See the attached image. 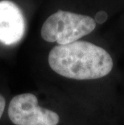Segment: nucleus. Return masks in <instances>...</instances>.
I'll use <instances>...</instances> for the list:
<instances>
[{"mask_svg":"<svg viewBox=\"0 0 124 125\" xmlns=\"http://www.w3.org/2000/svg\"><path fill=\"white\" fill-rule=\"evenodd\" d=\"M5 106H6V101H5V98H3V96H2V95L0 94V119H1L2 113H3V111H4Z\"/></svg>","mask_w":124,"mask_h":125,"instance_id":"nucleus-6","label":"nucleus"},{"mask_svg":"<svg viewBox=\"0 0 124 125\" xmlns=\"http://www.w3.org/2000/svg\"><path fill=\"white\" fill-rule=\"evenodd\" d=\"M107 19V14L103 10H101L96 15V17L94 19L95 22L97 23H104Z\"/></svg>","mask_w":124,"mask_h":125,"instance_id":"nucleus-5","label":"nucleus"},{"mask_svg":"<svg viewBox=\"0 0 124 125\" xmlns=\"http://www.w3.org/2000/svg\"><path fill=\"white\" fill-rule=\"evenodd\" d=\"M48 64L57 73L76 80L102 78L114 65L112 57L103 48L78 41L55 46L49 52Z\"/></svg>","mask_w":124,"mask_h":125,"instance_id":"nucleus-1","label":"nucleus"},{"mask_svg":"<svg viewBox=\"0 0 124 125\" xmlns=\"http://www.w3.org/2000/svg\"><path fill=\"white\" fill-rule=\"evenodd\" d=\"M8 116L15 125H57L60 117L53 111L41 107L30 93L16 95L10 102Z\"/></svg>","mask_w":124,"mask_h":125,"instance_id":"nucleus-3","label":"nucleus"},{"mask_svg":"<svg viewBox=\"0 0 124 125\" xmlns=\"http://www.w3.org/2000/svg\"><path fill=\"white\" fill-rule=\"evenodd\" d=\"M97 23L89 15L59 10L45 20L41 28V36L45 41L65 45L89 35Z\"/></svg>","mask_w":124,"mask_h":125,"instance_id":"nucleus-2","label":"nucleus"},{"mask_svg":"<svg viewBox=\"0 0 124 125\" xmlns=\"http://www.w3.org/2000/svg\"><path fill=\"white\" fill-rule=\"evenodd\" d=\"M25 31V18L19 7L9 0L0 1V43L5 45L19 43Z\"/></svg>","mask_w":124,"mask_h":125,"instance_id":"nucleus-4","label":"nucleus"}]
</instances>
